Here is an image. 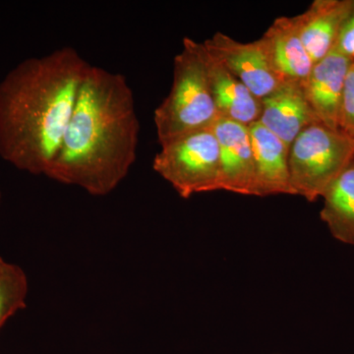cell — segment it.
Masks as SVG:
<instances>
[{
    "instance_id": "obj_1",
    "label": "cell",
    "mask_w": 354,
    "mask_h": 354,
    "mask_svg": "<svg viewBox=\"0 0 354 354\" xmlns=\"http://www.w3.org/2000/svg\"><path fill=\"white\" fill-rule=\"evenodd\" d=\"M140 121L127 77L90 65L46 177L92 196L111 194L136 162Z\"/></svg>"
},
{
    "instance_id": "obj_2",
    "label": "cell",
    "mask_w": 354,
    "mask_h": 354,
    "mask_svg": "<svg viewBox=\"0 0 354 354\" xmlns=\"http://www.w3.org/2000/svg\"><path fill=\"white\" fill-rule=\"evenodd\" d=\"M90 64L71 46L23 60L0 81V158L46 176Z\"/></svg>"
},
{
    "instance_id": "obj_3",
    "label": "cell",
    "mask_w": 354,
    "mask_h": 354,
    "mask_svg": "<svg viewBox=\"0 0 354 354\" xmlns=\"http://www.w3.org/2000/svg\"><path fill=\"white\" fill-rule=\"evenodd\" d=\"M197 44L188 37L183 39V51L174 60L171 91L153 113L160 145L213 128L220 118Z\"/></svg>"
},
{
    "instance_id": "obj_4",
    "label": "cell",
    "mask_w": 354,
    "mask_h": 354,
    "mask_svg": "<svg viewBox=\"0 0 354 354\" xmlns=\"http://www.w3.org/2000/svg\"><path fill=\"white\" fill-rule=\"evenodd\" d=\"M354 160V139L322 123L305 128L290 148V183L309 202L322 198Z\"/></svg>"
},
{
    "instance_id": "obj_5",
    "label": "cell",
    "mask_w": 354,
    "mask_h": 354,
    "mask_svg": "<svg viewBox=\"0 0 354 354\" xmlns=\"http://www.w3.org/2000/svg\"><path fill=\"white\" fill-rule=\"evenodd\" d=\"M153 169L183 199L221 190L220 147L213 128L160 145Z\"/></svg>"
},
{
    "instance_id": "obj_6",
    "label": "cell",
    "mask_w": 354,
    "mask_h": 354,
    "mask_svg": "<svg viewBox=\"0 0 354 354\" xmlns=\"http://www.w3.org/2000/svg\"><path fill=\"white\" fill-rule=\"evenodd\" d=\"M203 44L257 99L272 94L283 84L272 70L261 39L241 43L218 32Z\"/></svg>"
},
{
    "instance_id": "obj_7",
    "label": "cell",
    "mask_w": 354,
    "mask_h": 354,
    "mask_svg": "<svg viewBox=\"0 0 354 354\" xmlns=\"http://www.w3.org/2000/svg\"><path fill=\"white\" fill-rule=\"evenodd\" d=\"M213 130L220 147L221 190L256 196L255 169L248 127L218 118Z\"/></svg>"
},
{
    "instance_id": "obj_8",
    "label": "cell",
    "mask_w": 354,
    "mask_h": 354,
    "mask_svg": "<svg viewBox=\"0 0 354 354\" xmlns=\"http://www.w3.org/2000/svg\"><path fill=\"white\" fill-rule=\"evenodd\" d=\"M353 59L335 50L313 65L302 85L305 97L317 120L339 129V113L344 85Z\"/></svg>"
},
{
    "instance_id": "obj_9",
    "label": "cell",
    "mask_w": 354,
    "mask_h": 354,
    "mask_svg": "<svg viewBox=\"0 0 354 354\" xmlns=\"http://www.w3.org/2000/svg\"><path fill=\"white\" fill-rule=\"evenodd\" d=\"M197 46L220 118L235 121L246 127L259 121L261 100L257 99L204 44L198 43Z\"/></svg>"
},
{
    "instance_id": "obj_10",
    "label": "cell",
    "mask_w": 354,
    "mask_h": 354,
    "mask_svg": "<svg viewBox=\"0 0 354 354\" xmlns=\"http://www.w3.org/2000/svg\"><path fill=\"white\" fill-rule=\"evenodd\" d=\"M260 39L281 83L306 82L314 64L302 44L295 16L277 18Z\"/></svg>"
},
{
    "instance_id": "obj_11",
    "label": "cell",
    "mask_w": 354,
    "mask_h": 354,
    "mask_svg": "<svg viewBox=\"0 0 354 354\" xmlns=\"http://www.w3.org/2000/svg\"><path fill=\"white\" fill-rule=\"evenodd\" d=\"M255 169L256 196L295 195L290 183V147L259 121L248 127Z\"/></svg>"
},
{
    "instance_id": "obj_12",
    "label": "cell",
    "mask_w": 354,
    "mask_h": 354,
    "mask_svg": "<svg viewBox=\"0 0 354 354\" xmlns=\"http://www.w3.org/2000/svg\"><path fill=\"white\" fill-rule=\"evenodd\" d=\"M259 122L290 148L305 128L319 121L310 109L302 86L286 83L261 100Z\"/></svg>"
},
{
    "instance_id": "obj_13",
    "label": "cell",
    "mask_w": 354,
    "mask_h": 354,
    "mask_svg": "<svg viewBox=\"0 0 354 354\" xmlns=\"http://www.w3.org/2000/svg\"><path fill=\"white\" fill-rule=\"evenodd\" d=\"M353 4L354 0H315L306 11L295 16L302 44L314 64L334 50Z\"/></svg>"
},
{
    "instance_id": "obj_14",
    "label": "cell",
    "mask_w": 354,
    "mask_h": 354,
    "mask_svg": "<svg viewBox=\"0 0 354 354\" xmlns=\"http://www.w3.org/2000/svg\"><path fill=\"white\" fill-rule=\"evenodd\" d=\"M322 198L321 220L337 241L354 246V160Z\"/></svg>"
},
{
    "instance_id": "obj_15",
    "label": "cell",
    "mask_w": 354,
    "mask_h": 354,
    "mask_svg": "<svg viewBox=\"0 0 354 354\" xmlns=\"http://www.w3.org/2000/svg\"><path fill=\"white\" fill-rule=\"evenodd\" d=\"M28 295L29 281L24 270L0 256V329L25 308Z\"/></svg>"
},
{
    "instance_id": "obj_16",
    "label": "cell",
    "mask_w": 354,
    "mask_h": 354,
    "mask_svg": "<svg viewBox=\"0 0 354 354\" xmlns=\"http://www.w3.org/2000/svg\"><path fill=\"white\" fill-rule=\"evenodd\" d=\"M339 129L354 139V62L349 69L344 85L339 113Z\"/></svg>"
},
{
    "instance_id": "obj_17",
    "label": "cell",
    "mask_w": 354,
    "mask_h": 354,
    "mask_svg": "<svg viewBox=\"0 0 354 354\" xmlns=\"http://www.w3.org/2000/svg\"><path fill=\"white\" fill-rule=\"evenodd\" d=\"M334 50L354 60V4L342 26Z\"/></svg>"
},
{
    "instance_id": "obj_18",
    "label": "cell",
    "mask_w": 354,
    "mask_h": 354,
    "mask_svg": "<svg viewBox=\"0 0 354 354\" xmlns=\"http://www.w3.org/2000/svg\"><path fill=\"white\" fill-rule=\"evenodd\" d=\"M1 202H2V191H1V187H0V206H1Z\"/></svg>"
}]
</instances>
